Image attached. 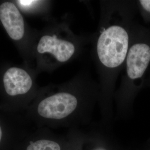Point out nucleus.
Masks as SVG:
<instances>
[{
  "instance_id": "1",
  "label": "nucleus",
  "mask_w": 150,
  "mask_h": 150,
  "mask_svg": "<svg viewBox=\"0 0 150 150\" xmlns=\"http://www.w3.org/2000/svg\"><path fill=\"white\" fill-rule=\"evenodd\" d=\"M131 1L125 0L100 1L98 26L90 35L92 57L98 76L101 125L106 128L111 125L116 85L131 41Z\"/></svg>"
},
{
  "instance_id": "2",
  "label": "nucleus",
  "mask_w": 150,
  "mask_h": 150,
  "mask_svg": "<svg viewBox=\"0 0 150 150\" xmlns=\"http://www.w3.org/2000/svg\"><path fill=\"white\" fill-rule=\"evenodd\" d=\"M100 86L83 69L66 86L45 97L38 104V115L49 122L66 124L74 129L90 122L98 105Z\"/></svg>"
},
{
  "instance_id": "3",
  "label": "nucleus",
  "mask_w": 150,
  "mask_h": 150,
  "mask_svg": "<svg viewBox=\"0 0 150 150\" xmlns=\"http://www.w3.org/2000/svg\"><path fill=\"white\" fill-rule=\"evenodd\" d=\"M150 63V45L138 40L133 28L120 85L114 95V107L117 118L125 120L129 117L135 93Z\"/></svg>"
},
{
  "instance_id": "4",
  "label": "nucleus",
  "mask_w": 150,
  "mask_h": 150,
  "mask_svg": "<svg viewBox=\"0 0 150 150\" xmlns=\"http://www.w3.org/2000/svg\"><path fill=\"white\" fill-rule=\"evenodd\" d=\"M58 31L44 34L37 46L38 54L47 55L59 64L66 63L83 54L90 43V36L76 35L70 30L64 36Z\"/></svg>"
},
{
  "instance_id": "5",
  "label": "nucleus",
  "mask_w": 150,
  "mask_h": 150,
  "mask_svg": "<svg viewBox=\"0 0 150 150\" xmlns=\"http://www.w3.org/2000/svg\"><path fill=\"white\" fill-rule=\"evenodd\" d=\"M0 21L12 40L18 41L23 37L24 20L20 12L13 3L5 2L0 5Z\"/></svg>"
},
{
  "instance_id": "6",
  "label": "nucleus",
  "mask_w": 150,
  "mask_h": 150,
  "mask_svg": "<svg viewBox=\"0 0 150 150\" xmlns=\"http://www.w3.org/2000/svg\"><path fill=\"white\" fill-rule=\"evenodd\" d=\"M3 81L6 93L11 96L24 95L32 86L31 76L25 70L18 67H11L7 70Z\"/></svg>"
},
{
  "instance_id": "7",
  "label": "nucleus",
  "mask_w": 150,
  "mask_h": 150,
  "mask_svg": "<svg viewBox=\"0 0 150 150\" xmlns=\"http://www.w3.org/2000/svg\"><path fill=\"white\" fill-rule=\"evenodd\" d=\"M81 150H130L102 130L84 134Z\"/></svg>"
},
{
  "instance_id": "8",
  "label": "nucleus",
  "mask_w": 150,
  "mask_h": 150,
  "mask_svg": "<svg viewBox=\"0 0 150 150\" xmlns=\"http://www.w3.org/2000/svg\"><path fill=\"white\" fill-rule=\"evenodd\" d=\"M71 141V132L67 142H62L52 137H44L32 141L26 150H67Z\"/></svg>"
},
{
  "instance_id": "9",
  "label": "nucleus",
  "mask_w": 150,
  "mask_h": 150,
  "mask_svg": "<svg viewBox=\"0 0 150 150\" xmlns=\"http://www.w3.org/2000/svg\"><path fill=\"white\" fill-rule=\"evenodd\" d=\"M85 132L74 129L71 131V141L67 150H81Z\"/></svg>"
},
{
  "instance_id": "10",
  "label": "nucleus",
  "mask_w": 150,
  "mask_h": 150,
  "mask_svg": "<svg viewBox=\"0 0 150 150\" xmlns=\"http://www.w3.org/2000/svg\"><path fill=\"white\" fill-rule=\"evenodd\" d=\"M139 4L143 11L150 14V0H140Z\"/></svg>"
},
{
  "instance_id": "11",
  "label": "nucleus",
  "mask_w": 150,
  "mask_h": 150,
  "mask_svg": "<svg viewBox=\"0 0 150 150\" xmlns=\"http://www.w3.org/2000/svg\"><path fill=\"white\" fill-rule=\"evenodd\" d=\"M130 150H150V139L142 144L139 145L134 149H130Z\"/></svg>"
},
{
  "instance_id": "12",
  "label": "nucleus",
  "mask_w": 150,
  "mask_h": 150,
  "mask_svg": "<svg viewBox=\"0 0 150 150\" xmlns=\"http://www.w3.org/2000/svg\"><path fill=\"white\" fill-rule=\"evenodd\" d=\"M17 2L19 4L21 5V6L26 8V7H29L31 5L38 4V3L40 1H18Z\"/></svg>"
},
{
  "instance_id": "13",
  "label": "nucleus",
  "mask_w": 150,
  "mask_h": 150,
  "mask_svg": "<svg viewBox=\"0 0 150 150\" xmlns=\"http://www.w3.org/2000/svg\"><path fill=\"white\" fill-rule=\"evenodd\" d=\"M2 137H3V131H2V129L1 128V126L0 125V143L2 139Z\"/></svg>"
}]
</instances>
